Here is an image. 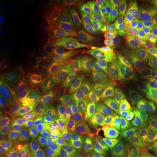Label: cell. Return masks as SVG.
I'll use <instances>...</instances> for the list:
<instances>
[{"mask_svg":"<svg viewBox=\"0 0 157 157\" xmlns=\"http://www.w3.org/2000/svg\"><path fill=\"white\" fill-rule=\"evenodd\" d=\"M157 29V15L134 14L124 24L112 29L110 40L112 44L125 43L135 54L140 56Z\"/></svg>","mask_w":157,"mask_h":157,"instance_id":"1","label":"cell"},{"mask_svg":"<svg viewBox=\"0 0 157 157\" xmlns=\"http://www.w3.org/2000/svg\"><path fill=\"white\" fill-rule=\"evenodd\" d=\"M140 56L126 44L111 43L105 47L100 56L102 69L121 74L125 79L127 76L139 69Z\"/></svg>","mask_w":157,"mask_h":157,"instance_id":"2","label":"cell"},{"mask_svg":"<svg viewBox=\"0 0 157 157\" xmlns=\"http://www.w3.org/2000/svg\"><path fill=\"white\" fill-rule=\"evenodd\" d=\"M133 103L157 93V76L142 70H137L123 81Z\"/></svg>","mask_w":157,"mask_h":157,"instance_id":"3","label":"cell"},{"mask_svg":"<svg viewBox=\"0 0 157 157\" xmlns=\"http://www.w3.org/2000/svg\"><path fill=\"white\" fill-rule=\"evenodd\" d=\"M100 103L102 109L109 113L119 111L128 104H134L123 81L104 87L101 94Z\"/></svg>","mask_w":157,"mask_h":157,"instance_id":"4","label":"cell"},{"mask_svg":"<svg viewBox=\"0 0 157 157\" xmlns=\"http://www.w3.org/2000/svg\"><path fill=\"white\" fill-rule=\"evenodd\" d=\"M0 24L1 36H21L24 34L25 27L21 17L3 2L0 4Z\"/></svg>","mask_w":157,"mask_h":157,"instance_id":"5","label":"cell"},{"mask_svg":"<svg viewBox=\"0 0 157 157\" xmlns=\"http://www.w3.org/2000/svg\"><path fill=\"white\" fill-rule=\"evenodd\" d=\"M140 117L137 103L128 104L119 111L110 113L106 120L113 129L125 130L130 128Z\"/></svg>","mask_w":157,"mask_h":157,"instance_id":"6","label":"cell"},{"mask_svg":"<svg viewBox=\"0 0 157 157\" xmlns=\"http://www.w3.org/2000/svg\"><path fill=\"white\" fill-rule=\"evenodd\" d=\"M26 79L25 76H19L8 87L3 90V96L8 103L9 108L20 109L21 102L25 94Z\"/></svg>","mask_w":157,"mask_h":157,"instance_id":"7","label":"cell"},{"mask_svg":"<svg viewBox=\"0 0 157 157\" xmlns=\"http://www.w3.org/2000/svg\"><path fill=\"white\" fill-rule=\"evenodd\" d=\"M128 131L130 136H155L157 135V118L151 116H140Z\"/></svg>","mask_w":157,"mask_h":157,"instance_id":"8","label":"cell"},{"mask_svg":"<svg viewBox=\"0 0 157 157\" xmlns=\"http://www.w3.org/2000/svg\"><path fill=\"white\" fill-rule=\"evenodd\" d=\"M124 79V78L121 74L104 69L93 70L87 76V81L90 83L104 87L122 82Z\"/></svg>","mask_w":157,"mask_h":157,"instance_id":"9","label":"cell"},{"mask_svg":"<svg viewBox=\"0 0 157 157\" xmlns=\"http://www.w3.org/2000/svg\"><path fill=\"white\" fill-rule=\"evenodd\" d=\"M129 146L136 149L141 155L157 151V135L153 137L132 135L129 137Z\"/></svg>","mask_w":157,"mask_h":157,"instance_id":"10","label":"cell"},{"mask_svg":"<svg viewBox=\"0 0 157 157\" xmlns=\"http://www.w3.org/2000/svg\"><path fill=\"white\" fill-rule=\"evenodd\" d=\"M20 109L9 108L3 119V124L1 121V127H3V135L7 137L15 136L20 129Z\"/></svg>","mask_w":157,"mask_h":157,"instance_id":"11","label":"cell"},{"mask_svg":"<svg viewBox=\"0 0 157 157\" xmlns=\"http://www.w3.org/2000/svg\"><path fill=\"white\" fill-rule=\"evenodd\" d=\"M87 11L90 16L101 22H109L115 18L107 3L102 2H91L88 4Z\"/></svg>","mask_w":157,"mask_h":157,"instance_id":"12","label":"cell"},{"mask_svg":"<svg viewBox=\"0 0 157 157\" xmlns=\"http://www.w3.org/2000/svg\"><path fill=\"white\" fill-rule=\"evenodd\" d=\"M134 2L124 1V0H111L107 2V5L112 12L115 18L124 17L125 20L132 16V9ZM124 20V21H125Z\"/></svg>","mask_w":157,"mask_h":157,"instance_id":"13","label":"cell"},{"mask_svg":"<svg viewBox=\"0 0 157 157\" xmlns=\"http://www.w3.org/2000/svg\"><path fill=\"white\" fill-rule=\"evenodd\" d=\"M94 137L95 139L101 141L105 144L111 143H117L120 141L128 140L130 137L129 132L127 130H117L111 129L109 131H98L95 133Z\"/></svg>","mask_w":157,"mask_h":157,"instance_id":"14","label":"cell"},{"mask_svg":"<svg viewBox=\"0 0 157 157\" xmlns=\"http://www.w3.org/2000/svg\"><path fill=\"white\" fill-rule=\"evenodd\" d=\"M21 111L22 113L23 121L29 124L34 120L36 112V105L33 96L25 93L21 102Z\"/></svg>","mask_w":157,"mask_h":157,"instance_id":"15","label":"cell"},{"mask_svg":"<svg viewBox=\"0 0 157 157\" xmlns=\"http://www.w3.org/2000/svg\"><path fill=\"white\" fill-rule=\"evenodd\" d=\"M50 29L51 24L49 17V9H47L35 23L33 33L36 39H42L50 34Z\"/></svg>","mask_w":157,"mask_h":157,"instance_id":"16","label":"cell"},{"mask_svg":"<svg viewBox=\"0 0 157 157\" xmlns=\"http://www.w3.org/2000/svg\"><path fill=\"white\" fill-rule=\"evenodd\" d=\"M137 106L140 116H151L157 118V93L140 99Z\"/></svg>","mask_w":157,"mask_h":157,"instance_id":"17","label":"cell"},{"mask_svg":"<svg viewBox=\"0 0 157 157\" xmlns=\"http://www.w3.org/2000/svg\"><path fill=\"white\" fill-rule=\"evenodd\" d=\"M51 28L55 29L64 22L66 17V11L63 6L61 5H54L49 9Z\"/></svg>","mask_w":157,"mask_h":157,"instance_id":"18","label":"cell"},{"mask_svg":"<svg viewBox=\"0 0 157 157\" xmlns=\"http://www.w3.org/2000/svg\"><path fill=\"white\" fill-rule=\"evenodd\" d=\"M129 140V139L117 143H108L104 152L99 157H117L128 148Z\"/></svg>","mask_w":157,"mask_h":157,"instance_id":"19","label":"cell"},{"mask_svg":"<svg viewBox=\"0 0 157 157\" xmlns=\"http://www.w3.org/2000/svg\"><path fill=\"white\" fill-rule=\"evenodd\" d=\"M138 68L140 70L157 76V58L140 55L138 60Z\"/></svg>","mask_w":157,"mask_h":157,"instance_id":"20","label":"cell"},{"mask_svg":"<svg viewBox=\"0 0 157 157\" xmlns=\"http://www.w3.org/2000/svg\"><path fill=\"white\" fill-rule=\"evenodd\" d=\"M26 10L29 17L34 22L42 15L45 9H44V4L42 2L39 0H32L27 4Z\"/></svg>","mask_w":157,"mask_h":157,"instance_id":"21","label":"cell"},{"mask_svg":"<svg viewBox=\"0 0 157 157\" xmlns=\"http://www.w3.org/2000/svg\"><path fill=\"white\" fill-rule=\"evenodd\" d=\"M34 56L35 50L34 46L31 44H25L21 49L19 58L20 63L23 66H29L34 60Z\"/></svg>","mask_w":157,"mask_h":157,"instance_id":"22","label":"cell"},{"mask_svg":"<svg viewBox=\"0 0 157 157\" xmlns=\"http://www.w3.org/2000/svg\"><path fill=\"white\" fill-rule=\"evenodd\" d=\"M15 71L13 68L7 66L3 68H1L0 73V85L2 89L5 90L10 86L15 79Z\"/></svg>","mask_w":157,"mask_h":157,"instance_id":"23","label":"cell"},{"mask_svg":"<svg viewBox=\"0 0 157 157\" xmlns=\"http://www.w3.org/2000/svg\"><path fill=\"white\" fill-rule=\"evenodd\" d=\"M142 55L157 58V29L154 34L145 46Z\"/></svg>","mask_w":157,"mask_h":157,"instance_id":"24","label":"cell"},{"mask_svg":"<svg viewBox=\"0 0 157 157\" xmlns=\"http://www.w3.org/2000/svg\"><path fill=\"white\" fill-rule=\"evenodd\" d=\"M87 147L95 157H99L105 151L106 144L97 139H92L87 143Z\"/></svg>","mask_w":157,"mask_h":157,"instance_id":"25","label":"cell"},{"mask_svg":"<svg viewBox=\"0 0 157 157\" xmlns=\"http://www.w3.org/2000/svg\"><path fill=\"white\" fill-rule=\"evenodd\" d=\"M15 47L14 44L5 37H2L0 40V57L15 54Z\"/></svg>","mask_w":157,"mask_h":157,"instance_id":"26","label":"cell"},{"mask_svg":"<svg viewBox=\"0 0 157 157\" xmlns=\"http://www.w3.org/2000/svg\"><path fill=\"white\" fill-rule=\"evenodd\" d=\"M0 157H25L24 151L17 147H8L1 151Z\"/></svg>","mask_w":157,"mask_h":157,"instance_id":"27","label":"cell"},{"mask_svg":"<svg viewBox=\"0 0 157 157\" xmlns=\"http://www.w3.org/2000/svg\"><path fill=\"white\" fill-rule=\"evenodd\" d=\"M88 4L89 3L87 1H82V0H72L68 2L69 9L76 13H81L87 10Z\"/></svg>","mask_w":157,"mask_h":157,"instance_id":"28","label":"cell"},{"mask_svg":"<svg viewBox=\"0 0 157 157\" xmlns=\"http://www.w3.org/2000/svg\"><path fill=\"white\" fill-rule=\"evenodd\" d=\"M75 157H95L87 146L79 147L76 150Z\"/></svg>","mask_w":157,"mask_h":157,"instance_id":"29","label":"cell"},{"mask_svg":"<svg viewBox=\"0 0 157 157\" xmlns=\"http://www.w3.org/2000/svg\"><path fill=\"white\" fill-rule=\"evenodd\" d=\"M138 155H140V154L136 149L130 146L128 147L123 152H121L120 154L118 155L117 157H136Z\"/></svg>","mask_w":157,"mask_h":157,"instance_id":"30","label":"cell"},{"mask_svg":"<svg viewBox=\"0 0 157 157\" xmlns=\"http://www.w3.org/2000/svg\"><path fill=\"white\" fill-rule=\"evenodd\" d=\"M15 56V54H10L1 57V58H0V67L1 68L9 66L8 65L14 60Z\"/></svg>","mask_w":157,"mask_h":157,"instance_id":"31","label":"cell"},{"mask_svg":"<svg viewBox=\"0 0 157 157\" xmlns=\"http://www.w3.org/2000/svg\"><path fill=\"white\" fill-rule=\"evenodd\" d=\"M136 157H157V151H156L147 153V154L143 155L140 154Z\"/></svg>","mask_w":157,"mask_h":157,"instance_id":"32","label":"cell"},{"mask_svg":"<svg viewBox=\"0 0 157 157\" xmlns=\"http://www.w3.org/2000/svg\"><path fill=\"white\" fill-rule=\"evenodd\" d=\"M152 12L154 15H157V2H153Z\"/></svg>","mask_w":157,"mask_h":157,"instance_id":"33","label":"cell"},{"mask_svg":"<svg viewBox=\"0 0 157 157\" xmlns=\"http://www.w3.org/2000/svg\"><path fill=\"white\" fill-rule=\"evenodd\" d=\"M55 157H65V156H63V155H58V156H56Z\"/></svg>","mask_w":157,"mask_h":157,"instance_id":"34","label":"cell"}]
</instances>
